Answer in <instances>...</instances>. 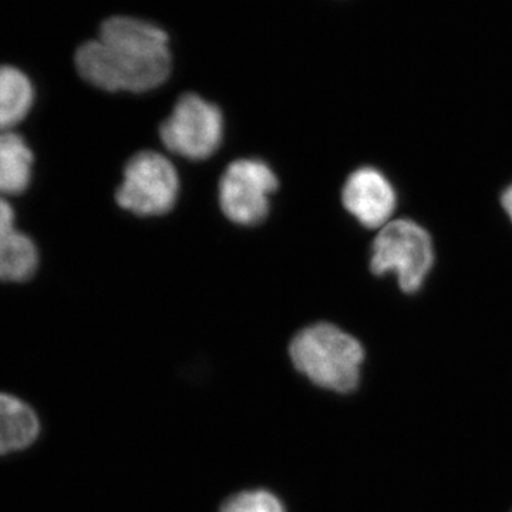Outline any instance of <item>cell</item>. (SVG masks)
<instances>
[{
	"label": "cell",
	"instance_id": "1",
	"mask_svg": "<svg viewBox=\"0 0 512 512\" xmlns=\"http://www.w3.org/2000/svg\"><path fill=\"white\" fill-rule=\"evenodd\" d=\"M74 63L80 76L99 89L148 92L170 76L168 36L146 20L113 16L101 25L99 39L77 49Z\"/></svg>",
	"mask_w": 512,
	"mask_h": 512
},
{
	"label": "cell",
	"instance_id": "2",
	"mask_svg": "<svg viewBox=\"0 0 512 512\" xmlns=\"http://www.w3.org/2000/svg\"><path fill=\"white\" fill-rule=\"evenodd\" d=\"M289 356L295 369L315 386L350 393L359 386L365 349L349 333L323 322L296 333Z\"/></svg>",
	"mask_w": 512,
	"mask_h": 512
},
{
	"label": "cell",
	"instance_id": "3",
	"mask_svg": "<svg viewBox=\"0 0 512 512\" xmlns=\"http://www.w3.org/2000/svg\"><path fill=\"white\" fill-rule=\"evenodd\" d=\"M433 265V239L417 222L400 218L379 229L370 254L373 274H392L403 292L416 293L426 282Z\"/></svg>",
	"mask_w": 512,
	"mask_h": 512
},
{
	"label": "cell",
	"instance_id": "4",
	"mask_svg": "<svg viewBox=\"0 0 512 512\" xmlns=\"http://www.w3.org/2000/svg\"><path fill=\"white\" fill-rule=\"evenodd\" d=\"M180 191V178L171 161L154 151H141L128 160L116 200L123 210L153 217L171 211Z\"/></svg>",
	"mask_w": 512,
	"mask_h": 512
},
{
	"label": "cell",
	"instance_id": "5",
	"mask_svg": "<svg viewBox=\"0 0 512 512\" xmlns=\"http://www.w3.org/2000/svg\"><path fill=\"white\" fill-rule=\"evenodd\" d=\"M224 133L221 110L197 94H184L161 124L164 146L188 160H205L220 147Z\"/></svg>",
	"mask_w": 512,
	"mask_h": 512
},
{
	"label": "cell",
	"instance_id": "6",
	"mask_svg": "<svg viewBox=\"0 0 512 512\" xmlns=\"http://www.w3.org/2000/svg\"><path fill=\"white\" fill-rule=\"evenodd\" d=\"M272 168L261 160L229 164L220 183V204L225 217L238 225H255L269 212V195L278 188Z\"/></svg>",
	"mask_w": 512,
	"mask_h": 512
},
{
	"label": "cell",
	"instance_id": "7",
	"mask_svg": "<svg viewBox=\"0 0 512 512\" xmlns=\"http://www.w3.org/2000/svg\"><path fill=\"white\" fill-rule=\"evenodd\" d=\"M346 210L363 227L380 229L392 221L397 207V195L392 183L382 171L362 167L353 171L342 191Z\"/></svg>",
	"mask_w": 512,
	"mask_h": 512
},
{
	"label": "cell",
	"instance_id": "8",
	"mask_svg": "<svg viewBox=\"0 0 512 512\" xmlns=\"http://www.w3.org/2000/svg\"><path fill=\"white\" fill-rule=\"evenodd\" d=\"M40 434V420L28 403L0 393V456L25 450Z\"/></svg>",
	"mask_w": 512,
	"mask_h": 512
},
{
	"label": "cell",
	"instance_id": "9",
	"mask_svg": "<svg viewBox=\"0 0 512 512\" xmlns=\"http://www.w3.org/2000/svg\"><path fill=\"white\" fill-rule=\"evenodd\" d=\"M33 153L12 130L0 131V195L20 194L32 180Z\"/></svg>",
	"mask_w": 512,
	"mask_h": 512
},
{
	"label": "cell",
	"instance_id": "10",
	"mask_svg": "<svg viewBox=\"0 0 512 512\" xmlns=\"http://www.w3.org/2000/svg\"><path fill=\"white\" fill-rule=\"evenodd\" d=\"M35 89L18 67L0 66V131L10 130L28 116Z\"/></svg>",
	"mask_w": 512,
	"mask_h": 512
},
{
	"label": "cell",
	"instance_id": "11",
	"mask_svg": "<svg viewBox=\"0 0 512 512\" xmlns=\"http://www.w3.org/2000/svg\"><path fill=\"white\" fill-rule=\"evenodd\" d=\"M39 265L35 242L19 231L0 237V281L22 282L32 278Z\"/></svg>",
	"mask_w": 512,
	"mask_h": 512
},
{
	"label": "cell",
	"instance_id": "12",
	"mask_svg": "<svg viewBox=\"0 0 512 512\" xmlns=\"http://www.w3.org/2000/svg\"><path fill=\"white\" fill-rule=\"evenodd\" d=\"M220 512H286L284 504L268 490L241 491L222 504Z\"/></svg>",
	"mask_w": 512,
	"mask_h": 512
},
{
	"label": "cell",
	"instance_id": "13",
	"mask_svg": "<svg viewBox=\"0 0 512 512\" xmlns=\"http://www.w3.org/2000/svg\"><path fill=\"white\" fill-rule=\"evenodd\" d=\"M15 211L8 200L0 195V237L15 231Z\"/></svg>",
	"mask_w": 512,
	"mask_h": 512
},
{
	"label": "cell",
	"instance_id": "14",
	"mask_svg": "<svg viewBox=\"0 0 512 512\" xmlns=\"http://www.w3.org/2000/svg\"><path fill=\"white\" fill-rule=\"evenodd\" d=\"M501 204H503L505 214L512 222V183L505 188L503 195H501Z\"/></svg>",
	"mask_w": 512,
	"mask_h": 512
}]
</instances>
